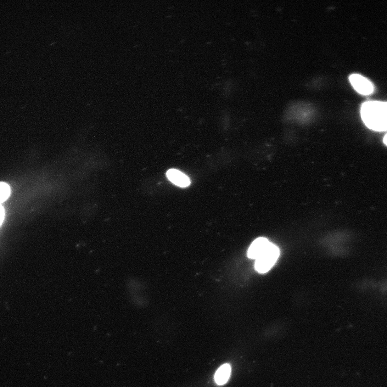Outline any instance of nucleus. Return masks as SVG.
I'll use <instances>...</instances> for the list:
<instances>
[{"label": "nucleus", "instance_id": "nucleus-1", "mask_svg": "<svg viewBox=\"0 0 387 387\" xmlns=\"http://www.w3.org/2000/svg\"><path fill=\"white\" fill-rule=\"evenodd\" d=\"M361 116L365 125L375 131L387 130V103L368 102L361 108Z\"/></svg>", "mask_w": 387, "mask_h": 387}, {"label": "nucleus", "instance_id": "nucleus-2", "mask_svg": "<svg viewBox=\"0 0 387 387\" xmlns=\"http://www.w3.org/2000/svg\"><path fill=\"white\" fill-rule=\"evenodd\" d=\"M279 256V249L271 243L266 250L256 260L255 270L260 273H267L276 263Z\"/></svg>", "mask_w": 387, "mask_h": 387}, {"label": "nucleus", "instance_id": "nucleus-3", "mask_svg": "<svg viewBox=\"0 0 387 387\" xmlns=\"http://www.w3.org/2000/svg\"><path fill=\"white\" fill-rule=\"evenodd\" d=\"M352 86L360 94L368 95L374 91L373 84L361 75L353 74L349 77Z\"/></svg>", "mask_w": 387, "mask_h": 387}, {"label": "nucleus", "instance_id": "nucleus-4", "mask_svg": "<svg viewBox=\"0 0 387 387\" xmlns=\"http://www.w3.org/2000/svg\"><path fill=\"white\" fill-rule=\"evenodd\" d=\"M270 243L265 238L256 239L250 246L248 251V257L251 259L256 260L266 250Z\"/></svg>", "mask_w": 387, "mask_h": 387}, {"label": "nucleus", "instance_id": "nucleus-5", "mask_svg": "<svg viewBox=\"0 0 387 387\" xmlns=\"http://www.w3.org/2000/svg\"><path fill=\"white\" fill-rule=\"evenodd\" d=\"M167 177L173 184L179 187H187L190 184V179L186 175L175 169L168 170Z\"/></svg>", "mask_w": 387, "mask_h": 387}, {"label": "nucleus", "instance_id": "nucleus-6", "mask_svg": "<svg viewBox=\"0 0 387 387\" xmlns=\"http://www.w3.org/2000/svg\"><path fill=\"white\" fill-rule=\"evenodd\" d=\"M231 373V367L229 364H225L218 369L215 373V380L216 383L219 385L225 384Z\"/></svg>", "mask_w": 387, "mask_h": 387}, {"label": "nucleus", "instance_id": "nucleus-7", "mask_svg": "<svg viewBox=\"0 0 387 387\" xmlns=\"http://www.w3.org/2000/svg\"><path fill=\"white\" fill-rule=\"evenodd\" d=\"M10 193L11 190L9 185L4 182H0V205H2L9 198Z\"/></svg>", "mask_w": 387, "mask_h": 387}, {"label": "nucleus", "instance_id": "nucleus-8", "mask_svg": "<svg viewBox=\"0 0 387 387\" xmlns=\"http://www.w3.org/2000/svg\"><path fill=\"white\" fill-rule=\"evenodd\" d=\"M384 143L387 146V134H386L384 138Z\"/></svg>", "mask_w": 387, "mask_h": 387}]
</instances>
